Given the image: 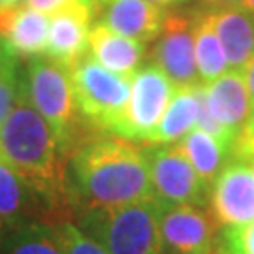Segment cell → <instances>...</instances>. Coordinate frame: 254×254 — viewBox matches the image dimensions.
<instances>
[{
  "instance_id": "3",
  "label": "cell",
  "mask_w": 254,
  "mask_h": 254,
  "mask_svg": "<svg viewBox=\"0 0 254 254\" xmlns=\"http://www.w3.org/2000/svg\"><path fill=\"white\" fill-rule=\"evenodd\" d=\"M162 203L156 198L113 207H85L75 226L109 254H160Z\"/></svg>"
},
{
  "instance_id": "16",
  "label": "cell",
  "mask_w": 254,
  "mask_h": 254,
  "mask_svg": "<svg viewBox=\"0 0 254 254\" xmlns=\"http://www.w3.org/2000/svg\"><path fill=\"white\" fill-rule=\"evenodd\" d=\"M166 15L162 6L149 0H109L102 23L123 36L145 44L162 32Z\"/></svg>"
},
{
  "instance_id": "35",
  "label": "cell",
  "mask_w": 254,
  "mask_h": 254,
  "mask_svg": "<svg viewBox=\"0 0 254 254\" xmlns=\"http://www.w3.org/2000/svg\"><path fill=\"white\" fill-rule=\"evenodd\" d=\"M106 2H109V0H106Z\"/></svg>"
},
{
  "instance_id": "12",
  "label": "cell",
  "mask_w": 254,
  "mask_h": 254,
  "mask_svg": "<svg viewBox=\"0 0 254 254\" xmlns=\"http://www.w3.org/2000/svg\"><path fill=\"white\" fill-rule=\"evenodd\" d=\"M34 222L53 224L46 201L0 156V237Z\"/></svg>"
},
{
  "instance_id": "19",
  "label": "cell",
  "mask_w": 254,
  "mask_h": 254,
  "mask_svg": "<svg viewBox=\"0 0 254 254\" xmlns=\"http://www.w3.org/2000/svg\"><path fill=\"white\" fill-rule=\"evenodd\" d=\"M194 53L200 83L209 85L228 72V61L213 25L211 9L194 13Z\"/></svg>"
},
{
  "instance_id": "7",
  "label": "cell",
  "mask_w": 254,
  "mask_h": 254,
  "mask_svg": "<svg viewBox=\"0 0 254 254\" xmlns=\"http://www.w3.org/2000/svg\"><path fill=\"white\" fill-rule=\"evenodd\" d=\"M175 89L177 87L170 81V77L154 63L141 66L132 77L130 100L111 136L147 143L158 127Z\"/></svg>"
},
{
  "instance_id": "17",
  "label": "cell",
  "mask_w": 254,
  "mask_h": 254,
  "mask_svg": "<svg viewBox=\"0 0 254 254\" xmlns=\"http://www.w3.org/2000/svg\"><path fill=\"white\" fill-rule=\"evenodd\" d=\"M89 51L100 66L123 77H134L145 57V46L141 42L123 36L104 23L91 28Z\"/></svg>"
},
{
  "instance_id": "4",
  "label": "cell",
  "mask_w": 254,
  "mask_h": 254,
  "mask_svg": "<svg viewBox=\"0 0 254 254\" xmlns=\"http://www.w3.org/2000/svg\"><path fill=\"white\" fill-rule=\"evenodd\" d=\"M23 94L51 128L61 154L68 156L81 139V117L73 102L70 70L46 55L28 59Z\"/></svg>"
},
{
  "instance_id": "22",
  "label": "cell",
  "mask_w": 254,
  "mask_h": 254,
  "mask_svg": "<svg viewBox=\"0 0 254 254\" xmlns=\"http://www.w3.org/2000/svg\"><path fill=\"white\" fill-rule=\"evenodd\" d=\"M25 68L21 59L0 40V125L21 96Z\"/></svg>"
},
{
  "instance_id": "13",
  "label": "cell",
  "mask_w": 254,
  "mask_h": 254,
  "mask_svg": "<svg viewBox=\"0 0 254 254\" xmlns=\"http://www.w3.org/2000/svg\"><path fill=\"white\" fill-rule=\"evenodd\" d=\"M203 89H205V98L213 117L237 141V137L245 130L247 121L253 113V100L243 79V73L237 70H228L215 81L203 85Z\"/></svg>"
},
{
  "instance_id": "6",
  "label": "cell",
  "mask_w": 254,
  "mask_h": 254,
  "mask_svg": "<svg viewBox=\"0 0 254 254\" xmlns=\"http://www.w3.org/2000/svg\"><path fill=\"white\" fill-rule=\"evenodd\" d=\"M145 154L153 196L164 207L189 205L203 209V205H207L211 185L198 175L177 143L156 145L145 151Z\"/></svg>"
},
{
  "instance_id": "10",
  "label": "cell",
  "mask_w": 254,
  "mask_h": 254,
  "mask_svg": "<svg viewBox=\"0 0 254 254\" xmlns=\"http://www.w3.org/2000/svg\"><path fill=\"white\" fill-rule=\"evenodd\" d=\"M94 15V0H77L49 15L46 57L68 70L89 51V34Z\"/></svg>"
},
{
  "instance_id": "32",
  "label": "cell",
  "mask_w": 254,
  "mask_h": 254,
  "mask_svg": "<svg viewBox=\"0 0 254 254\" xmlns=\"http://www.w3.org/2000/svg\"><path fill=\"white\" fill-rule=\"evenodd\" d=\"M149 2H153V4H158V6H172V4H177V2H183V0H149Z\"/></svg>"
},
{
  "instance_id": "29",
  "label": "cell",
  "mask_w": 254,
  "mask_h": 254,
  "mask_svg": "<svg viewBox=\"0 0 254 254\" xmlns=\"http://www.w3.org/2000/svg\"><path fill=\"white\" fill-rule=\"evenodd\" d=\"M21 2H25V0H0V11L2 9L17 8V6H21Z\"/></svg>"
},
{
  "instance_id": "30",
  "label": "cell",
  "mask_w": 254,
  "mask_h": 254,
  "mask_svg": "<svg viewBox=\"0 0 254 254\" xmlns=\"http://www.w3.org/2000/svg\"><path fill=\"white\" fill-rule=\"evenodd\" d=\"M241 134H251V136H254V108H253V113H251V117H249V121H247L245 130H243Z\"/></svg>"
},
{
  "instance_id": "11",
  "label": "cell",
  "mask_w": 254,
  "mask_h": 254,
  "mask_svg": "<svg viewBox=\"0 0 254 254\" xmlns=\"http://www.w3.org/2000/svg\"><path fill=\"white\" fill-rule=\"evenodd\" d=\"M209 203L222 226H241L254 220V177L243 162L226 164L211 183Z\"/></svg>"
},
{
  "instance_id": "34",
  "label": "cell",
  "mask_w": 254,
  "mask_h": 254,
  "mask_svg": "<svg viewBox=\"0 0 254 254\" xmlns=\"http://www.w3.org/2000/svg\"><path fill=\"white\" fill-rule=\"evenodd\" d=\"M215 254H218V253H217V251H215Z\"/></svg>"
},
{
  "instance_id": "24",
  "label": "cell",
  "mask_w": 254,
  "mask_h": 254,
  "mask_svg": "<svg viewBox=\"0 0 254 254\" xmlns=\"http://www.w3.org/2000/svg\"><path fill=\"white\" fill-rule=\"evenodd\" d=\"M218 254H254V220L241 226H224L217 245Z\"/></svg>"
},
{
  "instance_id": "25",
  "label": "cell",
  "mask_w": 254,
  "mask_h": 254,
  "mask_svg": "<svg viewBox=\"0 0 254 254\" xmlns=\"http://www.w3.org/2000/svg\"><path fill=\"white\" fill-rule=\"evenodd\" d=\"M73 2H77V0H25L23 6L36 9V11H42L46 15H53L57 11L68 8Z\"/></svg>"
},
{
  "instance_id": "20",
  "label": "cell",
  "mask_w": 254,
  "mask_h": 254,
  "mask_svg": "<svg viewBox=\"0 0 254 254\" xmlns=\"http://www.w3.org/2000/svg\"><path fill=\"white\" fill-rule=\"evenodd\" d=\"M177 145L181 147L183 153L187 154V158L194 166V170L207 185L215 181V177L224 168L226 160L232 158L230 149H226L220 141L196 127L190 132H187L177 141Z\"/></svg>"
},
{
  "instance_id": "9",
  "label": "cell",
  "mask_w": 254,
  "mask_h": 254,
  "mask_svg": "<svg viewBox=\"0 0 254 254\" xmlns=\"http://www.w3.org/2000/svg\"><path fill=\"white\" fill-rule=\"evenodd\" d=\"M215 222L203 209L162 205L160 254H215Z\"/></svg>"
},
{
  "instance_id": "27",
  "label": "cell",
  "mask_w": 254,
  "mask_h": 254,
  "mask_svg": "<svg viewBox=\"0 0 254 254\" xmlns=\"http://www.w3.org/2000/svg\"><path fill=\"white\" fill-rule=\"evenodd\" d=\"M232 158H236V160L245 164L254 177V149H241V151H234Z\"/></svg>"
},
{
  "instance_id": "8",
  "label": "cell",
  "mask_w": 254,
  "mask_h": 254,
  "mask_svg": "<svg viewBox=\"0 0 254 254\" xmlns=\"http://www.w3.org/2000/svg\"><path fill=\"white\" fill-rule=\"evenodd\" d=\"M153 59L175 87H194L200 83L194 53V15L177 11L166 15Z\"/></svg>"
},
{
  "instance_id": "5",
  "label": "cell",
  "mask_w": 254,
  "mask_h": 254,
  "mask_svg": "<svg viewBox=\"0 0 254 254\" xmlns=\"http://www.w3.org/2000/svg\"><path fill=\"white\" fill-rule=\"evenodd\" d=\"M77 115L106 134H113L132 91V77L109 72L91 55L70 68Z\"/></svg>"
},
{
  "instance_id": "23",
  "label": "cell",
  "mask_w": 254,
  "mask_h": 254,
  "mask_svg": "<svg viewBox=\"0 0 254 254\" xmlns=\"http://www.w3.org/2000/svg\"><path fill=\"white\" fill-rule=\"evenodd\" d=\"M55 228H57V234L61 239L63 254H109L98 241L83 234L72 220H64L61 224H55Z\"/></svg>"
},
{
  "instance_id": "1",
  "label": "cell",
  "mask_w": 254,
  "mask_h": 254,
  "mask_svg": "<svg viewBox=\"0 0 254 254\" xmlns=\"http://www.w3.org/2000/svg\"><path fill=\"white\" fill-rule=\"evenodd\" d=\"M75 205L113 207L153 196L145 151L117 136L83 139L66 166Z\"/></svg>"
},
{
  "instance_id": "21",
  "label": "cell",
  "mask_w": 254,
  "mask_h": 254,
  "mask_svg": "<svg viewBox=\"0 0 254 254\" xmlns=\"http://www.w3.org/2000/svg\"><path fill=\"white\" fill-rule=\"evenodd\" d=\"M0 254H63V247L53 224L34 222L0 237Z\"/></svg>"
},
{
  "instance_id": "2",
  "label": "cell",
  "mask_w": 254,
  "mask_h": 254,
  "mask_svg": "<svg viewBox=\"0 0 254 254\" xmlns=\"http://www.w3.org/2000/svg\"><path fill=\"white\" fill-rule=\"evenodd\" d=\"M0 156L44 198L53 224L64 222L72 194L68 173L51 128L21 91L19 100L0 125Z\"/></svg>"
},
{
  "instance_id": "15",
  "label": "cell",
  "mask_w": 254,
  "mask_h": 254,
  "mask_svg": "<svg viewBox=\"0 0 254 254\" xmlns=\"http://www.w3.org/2000/svg\"><path fill=\"white\" fill-rule=\"evenodd\" d=\"M49 15L27 6L0 11V40L19 59H32L46 53Z\"/></svg>"
},
{
  "instance_id": "33",
  "label": "cell",
  "mask_w": 254,
  "mask_h": 254,
  "mask_svg": "<svg viewBox=\"0 0 254 254\" xmlns=\"http://www.w3.org/2000/svg\"><path fill=\"white\" fill-rule=\"evenodd\" d=\"M213 6H222V4H237V0H207Z\"/></svg>"
},
{
  "instance_id": "14",
  "label": "cell",
  "mask_w": 254,
  "mask_h": 254,
  "mask_svg": "<svg viewBox=\"0 0 254 254\" xmlns=\"http://www.w3.org/2000/svg\"><path fill=\"white\" fill-rule=\"evenodd\" d=\"M211 17L226 55L228 70L241 72L254 57V13L237 4H222L211 9Z\"/></svg>"
},
{
  "instance_id": "26",
  "label": "cell",
  "mask_w": 254,
  "mask_h": 254,
  "mask_svg": "<svg viewBox=\"0 0 254 254\" xmlns=\"http://www.w3.org/2000/svg\"><path fill=\"white\" fill-rule=\"evenodd\" d=\"M243 73V79L247 83V89L251 92V100H253V108H254V57L245 64V68L241 70Z\"/></svg>"
},
{
  "instance_id": "18",
  "label": "cell",
  "mask_w": 254,
  "mask_h": 254,
  "mask_svg": "<svg viewBox=\"0 0 254 254\" xmlns=\"http://www.w3.org/2000/svg\"><path fill=\"white\" fill-rule=\"evenodd\" d=\"M196 121H198V98L194 87H177L158 127L147 143L149 145L177 143L187 132H190L196 127Z\"/></svg>"
},
{
  "instance_id": "31",
  "label": "cell",
  "mask_w": 254,
  "mask_h": 254,
  "mask_svg": "<svg viewBox=\"0 0 254 254\" xmlns=\"http://www.w3.org/2000/svg\"><path fill=\"white\" fill-rule=\"evenodd\" d=\"M237 6H241V8H245L247 11L254 13V0H237Z\"/></svg>"
},
{
  "instance_id": "28",
  "label": "cell",
  "mask_w": 254,
  "mask_h": 254,
  "mask_svg": "<svg viewBox=\"0 0 254 254\" xmlns=\"http://www.w3.org/2000/svg\"><path fill=\"white\" fill-rule=\"evenodd\" d=\"M241 149H254V136H251V134H241V136L237 137L234 149H232V154H234V151H241Z\"/></svg>"
}]
</instances>
